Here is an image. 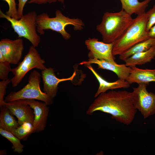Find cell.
I'll return each instance as SVG.
<instances>
[{
  "label": "cell",
  "instance_id": "obj_28",
  "mask_svg": "<svg viewBox=\"0 0 155 155\" xmlns=\"http://www.w3.org/2000/svg\"><path fill=\"white\" fill-rule=\"evenodd\" d=\"M64 1V0H30L28 3L30 4L34 3L37 4H45L47 3H50L57 1L63 3Z\"/></svg>",
  "mask_w": 155,
  "mask_h": 155
},
{
  "label": "cell",
  "instance_id": "obj_4",
  "mask_svg": "<svg viewBox=\"0 0 155 155\" xmlns=\"http://www.w3.org/2000/svg\"><path fill=\"white\" fill-rule=\"evenodd\" d=\"M36 23L37 32L40 34L43 35L44 34V30L50 29L60 33L63 38L66 40L71 37L65 30L67 26L72 25L75 30H79L83 29L84 25L81 19L67 17L58 10L56 11L55 17H50L46 13L37 15Z\"/></svg>",
  "mask_w": 155,
  "mask_h": 155
},
{
  "label": "cell",
  "instance_id": "obj_21",
  "mask_svg": "<svg viewBox=\"0 0 155 155\" xmlns=\"http://www.w3.org/2000/svg\"><path fill=\"white\" fill-rule=\"evenodd\" d=\"M36 132L33 125L25 123L12 131L11 132L20 140H27L28 137L32 133Z\"/></svg>",
  "mask_w": 155,
  "mask_h": 155
},
{
  "label": "cell",
  "instance_id": "obj_26",
  "mask_svg": "<svg viewBox=\"0 0 155 155\" xmlns=\"http://www.w3.org/2000/svg\"><path fill=\"white\" fill-rule=\"evenodd\" d=\"M148 15L147 30L148 32L151 28L155 24V4L152 7L146 12Z\"/></svg>",
  "mask_w": 155,
  "mask_h": 155
},
{
  "label": "cell",
  "instance_id": "obj_13",
  "mask_svg": "<svg viewBox=\"0 0 155 155\" xmlns=\"http://www.w3.org/2000/svg\"><path fill=\"white\" fill-rule=\"evenodd\" d=\"M54 72L53 68L49 67L41 70V73L43 84V91L53 99L57 95L59 84L63 81L72 80L75 75L74 73L69 78L60 79L56 76Z\"/></svg>",
  "mask_w": 155,
  "mask_h": 155
},
{
  "label": "cell",
  "instance_id": "obj_22",
  "mask_svg": "<svg viewBox=\"0 0 155 155\" xmlns=\"http://www.w3.org/2000/svg\"><path fill=\"white\" fill-rule=\"evenodd\" d=\"M0 134L11 142L13 152L20 154L23 151L24 146L21 144V140L11 132L0 128Z\"/></svg>",
  "mask_w": 155,
  "mask_h": 155
},
{
  "label": "cell",
  "instance_id": "obj_30",
  "mask_svg": "<svg viewBox=\"0 0 155 155\" xmlns=\"http://www.w3.org/2000/svg\"><path fill=\"white\" fill-rule=\"evenodd\" d=\"M0 154L1 155L6 154V150H1L0 152Z\"/></svg>",
  "mask_w": 155,
  "mask_h": 155
},
{
  "label": "cell",
  "instance_id": "obj_11",
  "mask_svg": "<svg viewBox=\"0 0 155 155\" xmlns=\"http://www.w3.org/2000/svg\"><path fill=\"white\" fill-rule=\"evenodd\" d=\"M5 105L17 118L20 125L25 123L33 125L34 118V110L22 100L6 102Z\"/></svg>",
  "mask_w": 155,
  "mask_h": 155
},
{
  "label": "cell",
  "instance_id": "obj_5",
  "mask_svg": "<svg viewBox=\"0 0 155 155\" xmlns=\"http://www.w3.org/2000/svg\"><path fill=\"white\" fill-rule=\"evenodd\" d=\"M37 16L35 11H32L23 15L20 19H16L7 16L0 10V17L5 19L11 23L18 37L27 39L35 47L38 46L40 41V37L37 33Z\"/></svg>",
  "mask_w": 155,
  "mask_h": 155
},
{
  "label": "cell",
  "instance_id": "obj_3",
  "mask_svg": "<svg viewBox=\"0 0 155 155\" xmlns=\"http://www.w3.org/2000/svg\"><path fill=\"white\" fill-rule=\"evenodd\" d=\"M133 20L131 15L122 9L117 12H106L96 29L101 34L103 42L113 43L121 36Z\"/></svg>",
  "mask_w": 155,
  "mask_h": 155
},
{
  "label": "cell",
  "instance_id": "obj_29",
  "mask_svg": "<svg viewBox=\"0 0 155 155\" xmlns=\"http://www.w3.org/2000/svg\"><path fill=\"white\" fill-rule=\"evenodd\" d=\"M149 38L155 39V24L152 27L148 32Z\"/></svg>",
  "mask_w": 155,
  "mask_h": 155
},
{
  "label": "cell",
  "instance_id": "obj_25",
  "mask_svg": "<svg viewBox=\"0 0 155 155\" xmlns=\"http://www.w3.org/2000/svg\"><path fill=\"white\" fill-rule=\"evenodd\" d=\"M11 82L9 78L5 80L0 82V106L5 105L6 102L4 100V97L6 93V89L8 85Z\"/></svg>",
  "mask_w": 155,
  "mask_h": 155
},
{
  "label": "cell",
  "instance_id": "obj_15",
  "mask_svg": "<svg viewBox=\"0 0 155 155\" xmlns=\"http://www.w3.org/2000/svg\"><path fill=\"white\" fill-rule=\"evenodd\" d=\"M130 84L133 83L138 84L155 82V69H142L136 66L131 67L130 73L126 80Z\"/></svg>",
  "mask_w": 155,
  "mask_h": 155
},
{
  "label": "cell",
  "instance_id": "obj_19",
  "mask_svg": "<svg viewBox=\"0 0 155 155\" xmlns=\"http://www.w3.org/2000/svg\"><path fill=\"white\" fill-rule=\"evenodd\" d=\"M0 128L11 132L20 125L5 105L0 107Z\"/></svg>",
  "mask_w": 155,
  "mask_h": 155
},
{
  "label": "cell",
  "instance_id": "obj_1",
  "mask_svg": "<svg viewBox=\"0 0 155 155\" xmlns=\"http://www.w3.org/2000/svg\"><path fill=\"white\" fill-rule=\"evenodd\" d=\"M96 98L86 111L88 115L100 111L109 114L112 118L126 125L133 122L137 110L132 103L131 92L111 91L101 93Z\"/></svg>",
  "mask_w": 155,
  "mask_h": 155
},
{
  "label": "cell",
  "instance_id": "obj_20",
  "mask_svg": "<svg viewBox=\"0 0 155 155\" xmlns=\"http://www.w3.org/2000/svg\"><path fill=\"white\" fill-rule=\"evenodd\" d=\"M155 45V39L149 38L135 44L119 55V59L124 61L137 53L146 51Z\"/></svg>",
  "mask_w": 155,
  "mask_h": 155
},
{
  "label": "cell",
  "instance_id": "obj_8",
  "mask_svg": "<svg viewBox=\"0 0 155 155\" xmlns=\"http://www.w3.org/2000/svg\"><path fill=\"white\" fill-rule=\"evenodd\" d=\"M147 85L145 84H138L131 92L134 107L144 119L155 114V94L148 91Z\"/></svg>",
  "mask_w": 155,
  "mask_h": 155
},
{
  "label": "cell",
  "instance_id": "obj_12",
  "mask_svg": "<svg viewBox=\"0 0 155 155\" xmlns=\"http://www.w3.org/2000/svg\"><path fill=\"white\" fill-rule=\"evenodd\" d=\"M33 109L34 118L33 126L36 132L43 131L46 126L49 112L48 105L44 102H41L34 99H22Z\"/></svg>",
  "mask_w": 155,
  "mask_h": 155
},
{
  "label": "cell",
  "instance_id": "obj_18",
  "mask_svg": "<svg viewBox=\"0 0 155 155\" xmlns=\"http://www.w3.org/2000/svg\"><path fill=\"white\" fill-rule=\"evenodd\" d=\"M122 9L129 14L134 13L137 15L145 12L149 3L152 0H144L140 2L138 0H120Z\"/></svg>",
  "mask_w": 155,
  "mask_h": 155
},
{
  "label": "cell",
  "instance_id": "obj_6",
  "mask_svg": "<svg viewBox=\"0 0 155 155\" xmlns=\"http://www.w3.org/2000/svg\"><path fill=\"white\" fill-rule=\"evenodd\" d=\"M41 75L34 70L30 75L28 83L23 88L17 91L11 92L5 97L6 102L22 99H34L41 100L48 105L53 103V99L41 90L40 85Z\"/></svg>",
  "mask_w": 155,
  "mask_h": 155
},
{
  "label": "cell",
  "instance_id": "obj_14",
  "mask_svg": "<svg viewBox=\"0 0 155 155\" xmlns=\"http://www.w3.org/2000/svg\"><path fill=\"white\" fill-rule=\"evenodd\" d=\"M96 64L98 69H106L115 73L119 79L126 80L129 75L131 67L127 66L125 64H119L116 62H111L104 60L95 58H90L87 61H83L80 65Z\"/></svg>",
  "mask_w": 155,
  "mask_h": 155
},
{
  "label": "cell",
  "instance_id": "obj_16",
  "mask_svg": "<svg viewBox=\"0 0 155 155\" xmlns=\"http://www.w3.org/2000/svg\"><path fill=\"white\" fill-rule=\"evenodd\" d=\"M92 72L98 81L99 85L94 97L100 94L106 92L110 89L129 88L130 84L126 80L119 79L114 82L106 81L99 75L93 68L90 64L85 65Z\"/></svg>",
  "mask_w": 155,
  "mask_h": 155
},
{
  "label": "cell",
  "instance_id": "obj_17",
  "mask_svg": "<svg viewBox=\"0 0 155 155\" xmlns=\"http://www.w3.org/2000/svg\"><path fill=\"white\" fill-rule=\"evenodd\" d=\"M155 57V45L148 50L135 54L123 61L125 65L131 67L150 62Z\"/></svg>",
  "mask_w": 155,
  "mask_h": 155
},
{
  "label": "cell",
  "instance_id": "obj_24",
  "mask_svg": "<svg viewBox=\"0 0 155 155\" xmlns=\"http://www.w3.org/2000/svg\"><path fill=\"white\" fill-rule=\"evenodd\" d=\"M3 0L7 3L9 6V9L5 12V14L12 18L18 19L17 15L18 10L15 0Z\"/></svg>",
  "mask_w": 155,
  "mask_h": 155
},
{
  "label": "cell",
  "instance_id": "obj_7",
  "mask_svg": "<svg viewBox=\"0 0 155 155\" xmlns=\"http://www.w3.org/2000/svg\"><path fill=\"white\" fill-rule=\"evenodd\" d=\"M35 48L31 46L23 60L17 67L11 69V72L14 75L11 80L13 87L17 86L31 69L35 68L42 70L46 68L44 64L45 60L41 58Z\"/></svg>",
  "mask_w": 155,
  "mask_h": 155
},
{
  "label": "cell",
  "instance_id": "obj_2",
  "mask_svg": "<svg viewBox=\"0 0 155 155\" xmlns=\"http://www.w3.org/2000/svg\"><path fill=\"white\" fill-rule=\"evenodd\" d=\"M148 19L146 12L133 19L124 32L113 43L114 56L119 55L135 44L149 38L146 27Z\"/></svg>",
  "mask_w": 155,
  "mask_h": 155
},
{
  "label": "cell",
  "instance_id": "obj_23",
  "mask_svg": "<svg viewBox=\"0 0 155 155\" xmlns=\"http://www.w3.org/2000/svg\"><path fill=\"white\" fill-rule=\"evenodd\" d=\"M10 63L7 61L0 62V79L2 80L8 79L9 73L11 71Z\"/></svg>",
  "mask_w": 155,
  "mask_h": 155
},
{
  "label": "cell",
  "instance_id": "obj_27",
  "mask_svg": "<svg viewBox=\"0 0 155 155\" xmlns=\"http://www.w3.org/2000/svg\"><path fill=\"white\" fill-rule=\"evenodd\" d=\"M28 0H18V19H20L23 15V11L26 2Z\"/></svg>",
  "mask_w": 155,
  "mask_h": 155
},
{
  "label": "cell",
  "instance_id": "obj_9",
  "mask_svg": "<svg viewBox=\"0 0 155 155\" xmlns=\"http://www.w3.org/2000/svg\"><path fill=\"white\" fill-rule=\"evenodd\" d=\"M24 48L23 40L21 38L14 40L5 38L0 41V53L10 64L16 65L19 63Z\"/></svg>",
  "mask_w": 155,
  "mask_h": 155
},
{
  "label": "cell",
  "instance_id": "obj_10",
  "mask_svg": "<svg viewBox=\"0 0 155 155\" xmlns=\"http://www.w3.org/2000/svg\"><path fill=\"white\" fill-rule=\"evenodd\" d=\"M87 48L90 51L88 56L90 58L104 60L111 62H115V58L112 53L113 43H107L100 41L96 38H89L85 41Z\"/></svg>",
  "mask_w": 155,
  "mask_h": 155
}]
</instances>
